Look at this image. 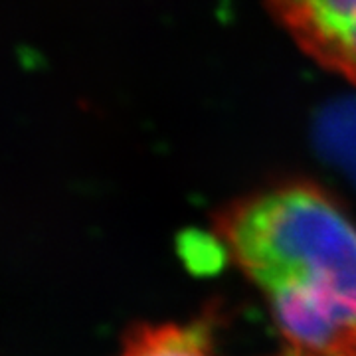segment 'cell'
I'll return each instance as SVG.
<instances>
[{
    "mask_svg": "<svg viewBox=\"0 0 356 356\" xmlns=\"http://www.w3.org/2000/svg\"><path fill=\"white\" fill-rule=\"evenodd\" d=\"M321 139L329 153L356 175V105H341L323 119Z\"/></svg>",
    "mask_w": 356,
    "mask_h": 356,
    "instance_id": "obj_4",
    "label": "cell"
},
{
    "mask_svg": "<svg viewBox=\"0 0 356 356\" xmlns=\"http://www.w3.org/2000/svg\"><path fill=\"white\" fill-rule=\"evenodd\" d=\"M214 229L267 299L275 356H356V224L331 192L275 182L224 206Z\"/></svg>",
    "mask_w": 356,
    "mask_h": 356,
    "instance_id": "obj_1",
    "label": "cell"
},
{
    "mask_svg": "<svg viewBox=\"0 0 356 356\" xmlns=\"http://www.w3.org/2000/svg\"><path fill=\"white\" fill-rule=\"evenodd\" d=\"M117 356H216V353L208 323H170L133 327Z\"/></svg>",
    "mask_w": 356,
    "mask_h": 356,
    "instance_id": "obj_3",
    "label": "cell"
},
{
    "mask_svg": "<svg viewBox=\"0 0 356 356\" xmlns=\"http://www.w3.org/2000/svg\"><path fill=\"white\" fill-rule=\"evenodd\" d=\"M267 6L307 56L356 86V0H267Z\"/></svg>",
    "mask_w": 356,
    "mask_h": 356,
    "instance_id": "obj_2",
    "label": "cell"
}]
</instances>
